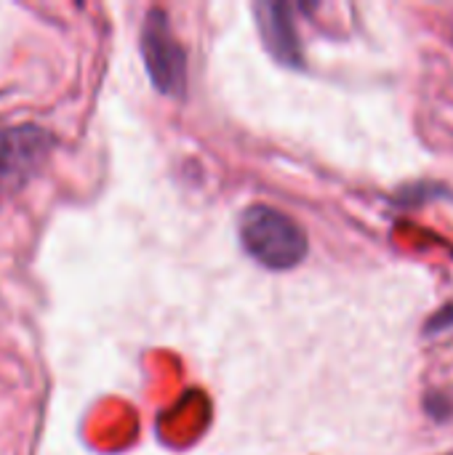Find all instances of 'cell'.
Masks as SVG:
<instances>
[{
	"label": "cell",
	"instance_id": "cell-4",
	"mask_svg": "<svg viewBox=\"0 0 453 455\" xmlns=\"http://www.w3.org/2000/svg\"><path fill=\"white\" fill-rule=\"evenodd\" d=\"M256 19H259V29H262L264 45L270 48V53L288 67H299L302 64V45H299L296 24L291 16V5L259 3Z\"/></svg>",
	"mask_w": 453,
	"mask_h": 455
},
{
	"label": "cell",
	"instance_id": "cell-1",
	"mask_svg": "<svg viewBox=\"0 0 453 455\" xmlns=\"http://www.w3.org/2000/svg\"><path fill=\"white\" fill-rule=\"evenodd\" d=\"M240 240L270 269H291L307 256V235L302 227L270 205H254L240 216Z\"/></svg>",
	"mask_w": 453,
	"mask_h": 455
},
{
	"label": "cell",
	"instance_id": "cell-2",
	"mask_svg": "<svg viewBox=\"0 0 453 455\" xmlns=\"http://www.w3.org/2000/svg\"><path fill=\"white\" fill-rule=\"evenodd\" d=\"M51 147L53 139L40 125L0 128V205L32 181Z\"/></svg>",
	"mask_w": 453,
	"mask_h": 455
},
{
	"label": "cell",
	"instance_id": "cell-3",
	"mask_svg": "<svg viewBox=\"0 0 453 455\" xmlns=\"http://www.w3.org/2000/svg\"><path fill=\"white\" fill-rule=\"evenodd\" d=\"M142 56L152 85L166 96H182L187 85V56L176 43L168 16L150 11L142 27Z\"/></svg>",
	"mask_w": 453,
	"mask_h": 455
}]
</instances>
